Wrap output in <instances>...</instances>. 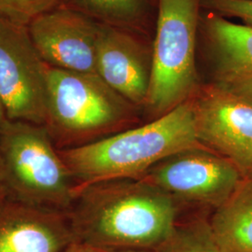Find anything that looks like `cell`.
Returning a JSON list of instances; mask_svg holds the SVG:
<instances>
[{"mask_svg":"<svg viewBox=\"0 0 252 252\" xmlns=\"http://www.w3.org/2000/svg\"><path fill=\"white\" fill-rule=\"evenodd\" d=\"M63 252H90V250L88 247H86L82 244L75 242Z\"/></svg>","mask_w":252,"mask_h":252,"instance_id":"obj_20","label":"cell"},{"mask_svg":"<svg viewBox=\"0 0 252 252\" xmlns=\"http://www.w3.org/2000/svg\"><path fill=\"white\" fill-rule=\"evenodd\" d=\"M204 147L199 140L189 98L145 126L58 151L78 194L99 182L139 179L176 153Z\"/></svg>","mask_w":252,"mask_h":252,"instance_id":"obj_2","label":"cell"},{"mask_svg":"<svg viewBox=\"0 0 252 252\" xmlns=\"http://www.w3.org/2000/svg\"><path fill=\"white\" fill-rule=\"evenodd\" d=\"M223 252H252V174L244 175L209 221Z\"/></svg>","mask_w":252,"mask_h":252,"instance_id":"obj_13","label":"cell"},{"mask_svg":"<svg viewBox=\"0 0 252 252\" xmlns=\"http://www.w3.org/2000/svg\"><path fill=\"white\" fill-rule=\"evenodd\" d=\"M233 162L207 148L176 153L141 178L177 200L220 207L243 178Z\"/></svg>","mask_w":252,"mask_h":252,"instance_id":"obj_7","label":"cell"},{"mask_svg":"<svg viewBox=\"0 0 252 252\" xmlns=\"http://www.w3.org/2000/svg\"><path fill=\"white\" fill-rule=\"evenodd\" d=\"M0 157L10 198L69 210L76 186L45 126L9 121L0 128Z\"/></svg>","mask_w":252,"mask_h":252,"instance_id":"obj_4","label":"cell"},{"mask_svg":"<svg viewBox=\"0 0 252 252\" xmlns=\"http://www.w3.org/2000/svg\"><path fill=\"white\" fill-rule=\"evenodd\" d=\"M27 29L37 53L49 66L97 74L99 22L79 9L60 5L34 19Z\"/></svg>","mask_w":252,"mask_h":252,"instance_id":"obj_9","label":"cell"},{"mask_svg":"<svg viewBox=\"0 0 252 252\" xmlns=\"http://www.w3.org/2000/svg\"><path fill=\"white\" fill-rule=\"evenodd\" d=\"M62 0H0V17L27 27L40 14L61 5Z\"/></svg>","mask_w":252,"mask_h":252,"instance_id":"obj_16","label":"cell"},{"mask_svg":"<svg viewBox=\"0 0 252 252\" xmlns=\"http://www.w3.org/2000/svg\"><path fill=\"white\" fill-rule=\"evenodd\" d=\"M76 242L154 251L177 225L176 200L142 179L108 180L78 192L67 211Z\"/></svg>","mask_w":252,"mask_h":252,"instance_id":"obj_1","label":"cell"},{"mask_svg":"<svg viewBox=\"0 0 252 252\" xmlns=\"http://www.w3.org/2000/svg\"><path fill=\"white\" fill-rule=\"evenodd\" d=\"M3 176H4V173H3V164H2V160H1V157H0V180L3 181Z\"/></svg>","mask_w":252,"mask_h":252,"instance_id":"obj_23","label":"cell"},{"mask_svg":"<svg viewBox=\"0 0 252 252\" xmlns=\"http://www.w3.org/2000/svg\"><path fill=\"white\" fill-rule=\"evenodd\" d=\"M200 142L252 174V104L215 82L191 97Z\"/></svg>","mask_w":252,"mask_h":252,"instance_id":"obj_8","label":"cell"},{"mask_svg":"<svg viewBox=\"0 0 252 252\" xmlns=\"http://www.w3.org/2000/svg\"><path fill=\"white\" fill-rule=\"evenodd\" d=\"M154 252H223L205 220L177 224L170 236Z\"/></svg>","mask_w":252,"mask_h":252,"instance_id":"obj_15","label":"cell"},{"mask_svg":"<svg viewBox=\"0 0 252 252\" xmlns=\"http://www.w3.org/2000/svg\"><path fill=\"white\" fill-rule=\"evenodd\" d=\"M152 61L126 29L99 23L96 69L110 88L133 106H145Z\"/></svg>","mask_w":252,"mask_h":252,"instance_id":"obj_11","label":"cell"},{"mask_svg":"<svg viewBox=\"0 0 252 252\" xmlns=\"http://www.w3.org/2000/svg\"><path fill=\"white\" fill-rule=\"evenodd\" d=\"M95 21L128 30L143 22L148 0H73Z\"/></svg>","mask_w":252,"mask_h":252,"instance_id":"obj_14","label":"cell"},{"mask_svg":"<svg viewBox=\"0 0 252 252\" xmlns=\"http://www.w3.org/2000/svg\"><path fill=\"white\" fill-rule=\"evenodd\" d=\"M201 0H159L145 106L162 116L198 91L195 63Z\"/></svg>","mask_w":252,"mask_h":252,"instance_id":"obj_5","label":"cell"},{"mask_svg":"<svg viewBox=\"0 0 252 252\" xmlns=\"http://www.w3.org/2000/svg\"><path fill=\"white\" fill-rule=\"evenodd\" d=\"M89 250L90 252H154L153 251H146V250H101V249H93V248H89Z\"/></svg>","mask_w":252,"mask_h":252,"instance_id":"obj_21","label":"cell"},{"mask_svg":"<svg viewBox=\"0 0 252 252\" xmlns=\"http://www.w3.org/2000/svg\"><path fill=\"white\" fill-rule=\"evenodd\" d=\"M9 199H10V195H9V190L6 188L3 181L0 180V210Z\"/></svg>","mask_w":252,"mask_h":252,"instance_id":"obj_19","label":"cell"},{"mask_svg":"<svg viewBox=\"0 0 252 252\" xmlns=\"http://www.w3.org/2000/svg\"><path fill=\"white\" fill-rule=\"evenodd\" d=\"M214 82L221 88L252 104V73Z\"/></svg>","mask_w":252,"mask_h":252,"instance_id":"obj_18","label":"cell"},{"mask_svg":"<svg viewBox=\"0 0 252 252\" xmlns=\"http://www.w3.org/2000/svg\"><path fill=\"white\" fill-rule=\"evenodd\" d=\"M48 68L27 27L0 17V100L9 121L45 126Z\"/></svg>","mask_w":252,"mask_h":252,"instance_id":"obj_6","label":"cell"},{"mask_svg":"<svg viewBox=\"0 0 252 252\" xmlns=\"http://www.w3.org/2000/svg\"><path fill=\"white\" fill-rule=\"evenodd\" d=\"M8 122H9V119H8L7 115H6L5 109H4V107L2 105V102L0 100V128H2Z\"/></svg>","mask_w":252,"mask_h":252,"instance_id":"obj_22","label":"cell"},{"mask_svg":"<svg viewBox=\"0 0 252 252\" xmlns=\"http://www.w3.org/2000/svg\"><path fill=\"white\" fill-rule=\"evenodd\" d=\"M75 242L67 212L11 198L0 210V252H63Z\"/></svg>","mask_w":252,"mask_h":252,"instance_id":"obj_10","label":"cell"},{"mask_svg":"<svg viewBox=\"0 0 252 252\" xmlns=\"http://www.w3.org/2000/svg\"><path fill=\"white\" fill-rule=\"evenodd\" d=\"M45 127L58 150L114 134L131 116L132 104L93 73L49 66Z\"/></svg>","mask_w":252,"mask_h":252,"instance_id":"obj_3","label":"cell"},{"mask_svg":"<svg viewBox=\"0 0 252 252\" xmlns=\"http://www.w3.org/2000/svg\"><path fill=\"white\" fill-rule=\"evenodd\" d=\"M203 28L215 81L252 74V27L211 11Z\"/></svg>","mask_w":252,"mask_h":252,"instance_id":"obj_12","label":"cell"},{"mask_svg":"<svg viewBox=\"0 0 252 252\" xmlns=\"http://www.w3.org/2000/svg\"><path fill=\"white\" fill-rule=\"evenodd\" d=\"M201 5L223 17L242 21L252 27V0H201Z\"/></svg>","mask_w":252,"mask_h":252,"instance_id":"obj_17","label":"cell"}]
</instances>
